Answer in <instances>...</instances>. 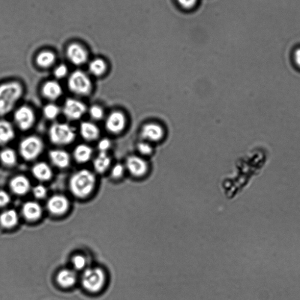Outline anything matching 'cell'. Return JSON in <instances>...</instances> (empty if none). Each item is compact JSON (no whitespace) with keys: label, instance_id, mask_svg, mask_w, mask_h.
<instances>
[{"label":"cell","instance_id":"obj_19","mask_svg":"<svg viewBox=\"0 0 300 300\" xmlns=\"http://www.w3.org/2000/svg\"><path fill=\"white\" fill-rule=\"evenodd\" d=\"M23 214L27 220L34 221L41 217L42 213L40 204L34 201H29L25 203L23 206Z\"/></svg>","mask_w":300,"mask_h":300},{"label":"cell","instance_id":"obj_9","mask_svg":"<svg viewBox=\"0 0 300 300\" xmlns=\"http://www.w3.org/2000/svg\"><path fill=\"white\" fill-rule=\"evenodd\" d=\"M126 169L134 178H141L148 174L149 165L143 158L133 155L129 157L126 161Z\"/></svg>","mask_w":300,"mask_h":300},{"label":"cell","instance_id":"obj_31","mask_svg":"<svg viewBox=\"0 0 300 300\" xmlns=\"http://www.w3.org/2000/svg\"><path fill=\"white\" fill-rule=\"evenodd\" d=\"M137 148L140 154L143 155H149L153 151L152 146L148 142L139 143Z\"/></svg>","mask_w":300,"mask_h":300},{"label":"cell","instance_id":"obj_4","mask_svg":"<svg viewBox=\"0 0 300 300\" xmlns=\"http://www.w3.org/2000/svg\"><path fill=\"white\" fill-rule=\"evenodd\" d=\"M68 86L71 92L80 97L88 96L92 90V83L89 77L80 70L72 73L69 77Z\"/></svg>","mask_w":300,"mask_h":300},{"label":"cell","instance_id":"obj_10","mask_svg":"<svg viewBox=\"0 0 300 300\" xmlns=\"http://www.w3.org/2000/svg\"><path fill=\"white\" fill-rule=\"evenodd\" d=\"M127 119L124 113L115 111L108 116L105 126L108 131L112 134H119L125 130Z\"/></svg>","mask_w":300,"mask_h":300},{"label":"cell","instance_id":"obj_17","mask_svg":"<svg viewBox=\"0 0 300 300\" xmlns=\"http://www.w3.org/2000/svg\"><path fill=\"white\" fill-rule=\"evenodd\" d=\"M80 134L88 142L97 140L100 136V130L97 125L90 122H84L80 125Z\"/></svg>","mask_w":300,"mask_h":300},{"label":"cell","instance_id":"obj_7","mask_svg":"<svg viewBox=\"0 0 300 300\" xmlns=\"http://www.w3.org/2000/svg\"><path fill=\"white\" fill-rule=\"evenodd\" d=\"M15 124L20 130H28L34 125L36 117L34 110L28 106L18 108L14 115Z\"/></svg>","mask_w":300,"mask_h":300},{"label":"cell","instance_id":"obj_27","mask_svg":"<svg viewBox=\"0 0 300 300\" xmlns=\"http://www.w3.org/2000/svg\"><path fill=\"white\" fill-rule=\"evenodd\" d=\"M0 161L5 166L12 167L16 165L17 162V156L14 150L6 149L0 152Z\"/></svg>","mask_w":300,"mask_h":300},{"label":"cell","instance_id":"obj_37","mask_svg":"<svg viewBox=\"0 0 300 300\" xmlns=\"http://www.w3.org/2000/svg\"><path fill=\"white\" fill-rule=\"evenodd\" d=\"M10 197L4 191H0V207H4L10 202Z\"/></svg>","mask_w":300,"mask_h":300},{"label":"cell","instance_id":"obj_23","mask_svg":"<svg viewBox=\"0 0 300 300\" xmlns=\"http://www.w3.org/2000/svg\"><path fill=\"white\" fill-rule=\"evenodd\" d=\"M19 215L15 210H7L0 215V224L5 228L13 227L19 223Z\"/></svg>","mask_w":300,"mask_h":300},{"label":"cell","instance_id":"obj_21","mask_svg":"<svg viewBox=\"0 0 300 300\" xmlns=\"http://www.w3.org/2000/svg\"><path fill=\"white\" fill-rule=\"evenodd\" d=\"M15 137L13 126L6 121H0V145L10 143Z\"/></svg>","mask_w":300,"mask_h":300},{"label":"cell","instance_id":"obj_38","mask_svg":"<svg viewBox=\"0 0 300 300\" xmlns=\"http://www.w3.org/2000/svg\"><path fill=\"white\" fill-rule=\"evenodd\" d=\"M293 57L296 64L300 68V47L295 50Z\"/></svg>","mask_w":300,"mask_h":300},{"label":"cell","instance_id":"obj_13","mask_svg":"<svg viewBox=\"0 0 300 300\" xmlns=\"http://www.w3.org/2000/svg\"><path fill=\"white\" fill-rule=\"evenodd\" d=\"M48 209L54 215H61L67 211L69 201L67 198L62 195H55L51 197L47 203Z\"/></svg>","mask_w":300,"mask_h":300},{"label":"cell","instance_id":"obj_3","mask_svg":"<svg viewBox=\"0 0 300 300\" xmlns=\"http://www.w3.org/2000/svg\"><path fill=\"white\" fill-rule=\"evenodd\" d=\"M49 135L51 143L59 146L70 145L76 136L74 128L64 123H55L51 125Z\"/></svg>","mask_w":300,"mask_h":300},{"label":"cell","instance_id":"obj_36","mask_svg":"<svg viewBox=\"0 0 300 300\" xmlns=\"http://www.w3.org/2000/svg\"><path fill=\"white\" fill-rule=\"evenodd\" d=\"M98 148L100 152H106L107 150L111 148V142L107 139H101L98 143Z\"/></svg>","mask_w":300,"mask_h":300},{"label":"cell","instance_id":"obj_33","mask_svg":"<svg viewBox=\"0 0 300 300\" xmlns=\"http://www.w3.org/2000/svg\"><path fill=\"white\" fill-rule=\"evenodd\" d=\"M73 263L75 269L76 270H82L86 266V260L83 256L77 255V256H75L73 258Z\"/></svg>","mask_w":300,"mask_h":300},{"label":"cell","instance_id":"obj_30","mask_svg":"<svg viewBox=\"0 0 300 300\" xmlns=\"http://www.w3.org/2000/svg\"><path fill=\"white\" fill-rule=\"evenodd\" d=\"M125 168L121 164H117L113 167L111 175L113 178L120 179L122 178L125 175Z\"/></svg>","mask_w":300,"mask_h":300},{"label":"cell","instance_id":"obj_11","mask_svg":"<svg viewBox=\"0 0 300 300\" xmlns=\"http://www.w3.org/2000/svg\"><path fill=\"white\" fill-rule=\"evenodd\" d=\"M67 55L70 61L75 65L85 64L88 61V53L86 50L80 44L73 43L68 46Z\"/></svg>","mask_w":300,"mask_h":300},{"label":"cell","instance_id":"obj_32","mask_svg":"<svg viewBox=\"0 0 300 300\" xmlns=\"http://www.w3.org/2000/svg\"><path fill=\"white\" fill-rule=\"evenodd\" d=\"M33 194L38 199H44L47 194V188L43 185H38L33 188Z\"/></svg>","mask_w":300,"mask_h":300},{"label":"cell","instance_id":"obj_15","mask_svg":"<svg viewBox=\"0 0 300 300\" xmlns=\"http://www.w3.org/2000/svg\"><path fill=\"white\" fill-rule=\"evenodd\" d=\"M49 158L53 166L58 169H65L70 166L71 157L65 150H51L49 153Z\"/></svg>","mask_w":300,"mask_h":300},{"label":"cell","instance_id":"obj_25","mask_svg":"<svg viewBox=\"0 0 300 300\" xmlns=\"http://www.w3.org/2000/svg\"><path fill=\"white\" fill-rule=\"evenodd\" d=\"M55 54L49 50L43 51L38 54L36 62L39 67L43 68H50L55 62Z\"/></svg>","mask_w":300,"mask_h":300},{"label":"cell","instance_id":"obj_20","mask_svg":"<svg viewBox=\"0 0 300 300\" xmlns=\"http://www.w3.org/2000/svg\"><path fill=\"white\" fill-rule=\"evenodd\" d=\"M92 154L93 150L91 147L82 144L74 149V157L77 163L84 164L91 160Z\"/></svg>","mask_w":300,"mask_h":300},{"label":"cell","instance_id":"obj_5","mask_svg":"<svg viewBox=\"0 0 300 300\" xmlns=\"http://www.w3.org/2000/svg\"><path fill=\"white\" fill-rule=\"evenodd\" d=\"M44 149L43 141L41 138L35 136L25 138L21 142L19 146L21 156L28 161L37 158L43 152Z\"/></svg>","mask_w":300,"mask_h":300},{"label":"cell","instance_id":"obj_34","mask_svg":"<svg viewBox=\"0 0 300 300\" xmlns=\"http://www.w3.org/2000/svg\"><path fill=\"white\" fill-rule=\"evenodd\" d=\"M68 73V70L67 66L64 64L59 65L55 69L54 71V75L58 79H62L67 76Z\"/></svg>","mask_w":300,"mask_h":300},{"label":"cell","instance_id":"obj_22","mask_svg":"<svg viewBox=\"0 0 300 300\" xmlns=\"http://www.w3.org/2000/svg\"><path fill=\"white\" fill-rule=\"evenodd\" d=\"M58 284L62 287H71L76 281V274L69 269H64L60 271L56 277Z\"/></svg>","mask_w":300,"mask_h":300},{"label":"cell","instance_id":"obj_16","mask_svg":"<svg viewBox=\"0 0 300 300\" xmlns=\"http://www.w3.org/2000/svg\"><path fill=\"white\" fill-rule=\"evenodd\" d=\"M10 187L14 194L23 196L28 193L31 188V183L25 175H17L11 180Z\"/></svg>","mask_w":300,"mask_h":300},{"label":"cell","instance_id":"obj_12","mask_svg":"<svg viewBox=\"0 0 300 300\" xmlns=\"http://www.w3.org/2000/svg\"><path fill=\"white\" fill-rule=\"evenodd\" d=\"M142 136L148 142H158L163 139L164 131L161 125L155 123H149L143 126Z\"/></svg>","mask_w":300,"mask_h":300},{"label":"cell","instance_id":"obj_8","mask_svg":"<svg viewBox=\"0 0 300 300\" xmlns=\"http://www.w3.org/2000/svg\"><path fill=\"white\" fill-rule=\"evenodd\" d=\"M86 110L85 104L75 99H68L63 107V113L70 121H77L82 118Z\"/></svg>","mask_w":300,"mask_h":300},{"label":"cell","instance_id":"obj_6","mask_svg":"<svg viewBox=\"0 0 300 300\" xmlns=\"http://www.w3.org/2000/svg\"><path fill=\"white\" fill-rule=\"evenodd\" d=\"M105 280L104 273L100 268L87 269L84 272L82 278L83 287L91 293L100 291L104 286Z\"/></svg>","mask_w":300,"mask_h":300},{"label":"cell","instance_id":"obj_14","mask_svg":"<svg viewBox=\"0 0 300 300\" xmlns=\"http://www.w3.org/2000/svg\"><path fill=\"white\" fill-rule=\"evenodd\" d=\"M61 85L56 81L49 80L44 84L41 88V94L47 100L54 101L58 100L62 95Z\"/></svg>","mask_w":300,"mask_h":300},{"label":"cell","instance_id":"obj_26","mask_svg":"<svg viewBox=\"0 0 300 300\" xmlns=\"http://www.w3.org/2000/svg\"><path fill=\"white\" fill-rule=\"evenodd\" d=\"M107 70V65L103 59L98 58L89 63V70L95 76H101Z\"/></svg>","mask_w":300,"mask_h":300},{"label":"cell","instance_id":"obj_1","mask_svg":"<svg viewBox=\"0 0 300 300\" xmlns=\"http://www.w3.org/2000/svg\"><path fill=\"white\" fill-rule=\"evenodd\" d=\"M20 82L12 81L0 85V116L8 115L13 110L23 94Z\"/></svg>","mask_w":300,"mask_h":300},{"label":"cell","instance_id":"obj_35","mask_svg":"<svg viewBox=\"0 0 300 300\" xmlns=\"http://www.w3.org/2000/svg\"><path fill=\"white\" fill-rule=\"evenodd\" d=\"M178 4L185 10H191L197 4L199 0H176Z\"/></svg>","mask_w":300,"mask_h":300},{"label":"cell","instance_id":"obj_24","mask_svg":"<svg viewBox=\"0 0 300 300\" xmlns=\"http://www.w3.org/2000/svg\"><path fill=\"white\" fill-rule=\"evenodd\" d=\"M111 159L106 152H100L94 161V169L98 173L103 174L109 169Z\"/></svg>","mask_w":300,"mask_h":300},{"label":"cell","instance_id":"obj_2","mask_svg":"<svg viewBox=\"0 0 300 300\" xmlns=\"http://www.w3.org/2000/svg\"><path fill=\"white\" fill-rule=\"evenodd\" d=\"M96 185L94 174L88 170H81L74 174L70 180V188L75 197L85 198L94 190Z\"/></svg>","mask_w":300,"mask_h":300},{"label":"cell","instance_id":"obj_28","mask_svg":"<svg viewBox=\"0 0 300 300\" xmlns=\"http://www.w3.org/2000/svg\"><path fill=\"white\" fill-rule=\"evenodd\" d=\"M59 107L55 104H48L43 109L44 116L49 120L55 119L59 116Z\"/></svg>","mask_w":300,"mask_h":300},{"label":"cell","instance_id":"obj_29","mask_svg":"<svg viewBox=\"0 0 300 300\" xmlns=\"http://www.w3.org/2000/svg\"><path fill=\"white\" fill-rule=\"evenodd\" d=\"M89 113L91 118L95 121H100L103 119L104 113L103 108L99 105H93L89 110Z\"/></svg>","mask_w":300,"mask_h":300},{"label":"cell","instance_id":"obj_18","mask_svg":"<svg viewBox=\"0 0 300 300\" xmlns=\"http://www.w3.org/2000/svg\"><path fill=\"white\" fill-rule=\"evenodd\" d=\"M31 172L35 178L40 181H49L53 175L52 170L49 165L44 162L35 164Z\"/></svg>","mask_w":300,"mask_h":300}]
</instances>
